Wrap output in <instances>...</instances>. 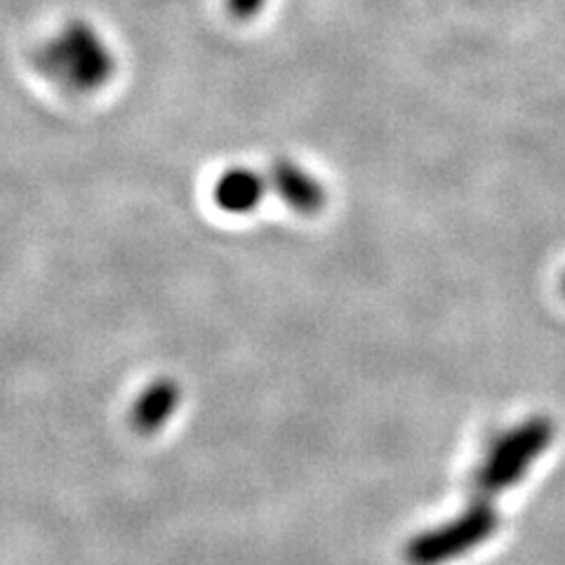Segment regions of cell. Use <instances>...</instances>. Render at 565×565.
Wrapping results in <instances>:
<instances>
[{"label": "cell", "mask_w": 565, "mask_h": 565, "mask_svg": "<svg viewBox=\"0 0 565 565\" xmlns=\"http://www.w3.org/2000/svg\"><path fill=\"white\" fill-rule=\"evenodd\" d=\"M554 440L550 417H530L494 440L476 471V488L490 498L514 488Z\"/></svg>", "instance_id": "cell-2"}, {"label": "cell", "mask_w": 565, "mask_h": 565, "mask_svg": "<svg viewBox=\"0 0 565 565\" xmlns=\"http://www.w3.org/2000/svg\"><path fill=\"white\" fill-rule=\"evenodd\" d=\"M264 3H267V0H226L228 10H232V14L238 17V20H250V17H255L264 8Z\"/></svg>", "instance_id": "cell-7"}, {"label": "cell", "mask_w": 565, "mask_h": 565, "mask_svg": "<svg viewBox=\"0 0 565 565\" xmlns=\"http://www.w3.org/2000/svg\"><path fill=\"white\" fill-rule=\"evenodd\" d=\"M47 76L78 93L99 90L116 74V60L99 33L85 22H71L39 55Z\"/></svg>", "instance_id": "cell-1"}, {"label": "cell", "mask_w": 565, "mask_h": 565, "mask_svg": "<svg viewBox=\"0 0 565 565\" xmlns=\"http://www.w3.org/2000/svg\"><path fill=\"white\" fill-rule=\"evenodd\" d=\"M500 527V514L486 500L471 504L457 519L413 537L405 546L408 565H444L473 552Z\"/></svg>", "instance_id": "cell-3"}, {"label": "cell", "mask_w": 565, "mask_h": 565, "mask_svg": "<svg viewBox=\"0 0 565 565\" xmlns=\"http://www.w3.org/2000/svg\"><path fill=\"white\" fill-rule=\"evenodd\" d=\"M267 193L264 177L250 168L226 170L215 184V203L232 215H245L253 212Z\"/></svg>", "instance_id": "cell-6"}, {"label": "cell", "mask_w": 565, "mask_h": 565, "mask_svg": "<svg viewBox=\"0 0 565 565\" xmlns=\"http://www.w3.org/2000/svg\"><path fill=\"white\" fill-rule=\"evenodd\" d=\"M180 405V386L172 380H156L139 394L130 411V422L139 434H156Z\"/></svg>", "instance_id": "cell-5"}, {"label": "cell", "mask_w": 565, "mask_h": 565, "mask_svg": "<svg viewBox=\"0 0 565 565\" xmlns=\"http://www.w3.org/2000/svg\"><path fill=\"white\" fill-rule=\"evenodd\" d=\"M271 186L290 210L297 215H318L326 207V186L311 177L305 168L292 161H276L271 168Z\"/></svg>", "instance_id": "cell-4"}]
</instances>
